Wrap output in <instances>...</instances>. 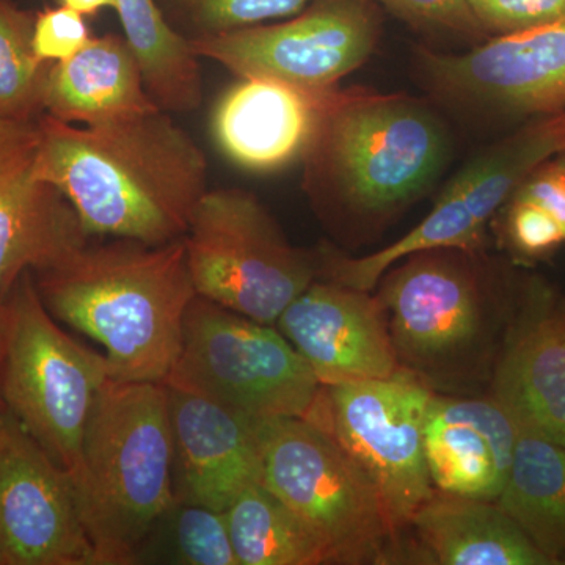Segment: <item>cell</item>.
<instances>
[{"label":"cell","instance_id":"32","mask_svg":"<svg viewBox=\"0 0 565 565\" xmlns=\"http://www.w3.org/2000/svg\"><path fill=\"white\" fill-rule=\"evenodd\" d=\"M487 35L544 24L565 17V0H471Z\"/></svg>","mask_w":565,"mask_h":565},{"label":"cell","instance_id":"21","mask_svg":"<svg viewBox=\"0 0 565 565\" xmlns=\"http://www.w3.org/2000/svg\"><path fill=\"white\" fill-rule=\"evenodd\" d=\"M159 109L125 36L92 39L68 61L52 63L44 114L70 125L96 126Z\"/></svg>","mask_w":565,"mask_h":565},{"label":"cell","instance_id":"12","mask_svg":"<svg viewBox=\"0 0 565 565\" xmlns=\"http://www.w3.org/2000/svg\"><path fill=\"white\" fill-rule=\"evenodd\" d=\"M465 255L470 253H414L381 278L379 299L397 360L426 384L455 373L484 338L486 296Z\"/></svg>","mask_w":565,"mask_h":565},{"label":"cell","instance_id":"25","mask_svg":"<svg viewBox=\"0 0 565 565\" xmlns=\"http://www.w3.org/2000/svg\"><path fill=\"white\" fill-rule=\"evenodd\" d=\"M225 516L241 565L329 564L318 537L263 482L247 487Z\"/></svg>","mask_w":565,"mask_h":565},{"label":"cell","instance_id":"24","mask_svg":"<svg viewBox=\"0 0 565 565\" xmlns=\"http://www.w3.org/2000/svg\"><path fill=\"white\" fill-rule=\"evenodd\" d=\"M115 11L154 103L167 111L199 109L203 74L191 39L174 31L156 0H117Z\"/></svg>","mask_w":565,"mask_h":565},{"label":"cell","instance_id":"36","mask_svg":"<svg viewBox=\"0 0 565 565\" xmlns=\"http://www.w3.org/2000/svg\"><path fill=\"white\" fill-rule=\"evenodd\" d=\"M561 154H563V156H564V161H565V150H564L563 152H561Z\"/></svg>","mask_w":565,"mask_h":565},{"label":"cell","instance_id":"19","mask_svg":"<svg viewBox=\"0 0 565 565\" xmlns=\"http://www.w3.org/2000/svg\"><path fill=\"white\" fill-rule=\"evenodd\" d=\"M492 399L522 433L565 448V300L534 289L505 337Z\"/></svg>","mask_w":565,"mask_h":565},{"label":"cell","instance_id":"29","mask_svg":"<svg viewBox=\"0 0 565 565\" xmlns=\"http://www.w3.org/2000/svg\"><path fill=\"white\" fill-rule=\"evenodd\" d=\"M503 233L509 247L527 259L544 258L565 244L555 218L537 203L515 193L505 202Z\"/></svg>","mask_w":565,"mask_h":565},{"label":"cell","instance_id":"33","mask_svg":"<svg viewBox=\"0 0 565 565\" xmlns=\"http://www.w3.org/2000/svg\"><path fill=\"white\" fill-rule=\"evenodd\" d=\"M515 195L544 207L564 234L565 239V161L542 162L515 189Z\"/></svg>","mask_w":565,"mask_h":565},{"label":"cell","instance_id":"10","mask_svg":"<svg viewBox=\"0 0 565 565\" xmlns=\"http://www.w3.org/2000/svg\"><path fill=\"white\" fill-rule=\"evenodd\" d=\"M435 393L415 374L322 386L310 422L333 435L373 479L401 535L437 492L424 455V424Z\"/></svg>","mask_w":565,"mask_h":565},{"label":"cell","instance_id":"5","mask_svg":"<svg viewBox=\"0 0 565 565\" xmlns=\"http://www.w3.org/2000/svg\"><path fill=\"white\" fill-rule=\"evenodd\" d=\"M258 424L263 479L321 542L329 564L393 563L399 534L373 479L310 419Z\"/></svg>","mask_w":565,"mask_h":565},{"label":"cell","instance_id":"15","mask_svg":"<svg viewBox=\"0 0 565 565\" xmlns=\"http://www.w3.org/2000/svg\"><path fill=\"white\" fill-rule=\"evenodd\" d=\"M322 386L392 377L399 360L379 296L315 280L277 321Z\"/></svg>","mask_w":565,"mask_h":565},{"label":"cell","instance_id":"1","mask_svg":"<svg viewBox=\"0 0 565 565\" xmlns=\"http://www.w3.org/2000/svg\"><path fill=\"white\" fill-rule=\"evenodd\" d=\"M36 170L68 200L88 237L182 239L207 189V161L161 109L77 126L36 120Z\"/></svg>","mask_w":565,"mask_h":565},{"label":"cell","instance_id":"20","mask_svg":"<svg viewBox=\"0 0 565 565\" xmlns=\"http://www.w3.org/2000/svg\"><path fill=\"white\" fill-rule=\"evenodd\" d=\"M520 429L492 397L435 394L424 424V455L435 490L497 501L511 471Z\"/></svg>","mask_w":565,"mask_h":565},{"label":"cell","instance_id":"16","mask_svg":"<svg viewBox=\"0 0 565 565\" xmlns=\"http://www.w3.org/2000/svg\"><path fill=\"white\" fill-rule=\"evenodd\" d=\"M87 243L74 207L36 170V121L0 122V303L22 274Z\"/></svg>","mask_w":565,"mask_h":565},{"label":"cell","instance_id":"2","mask_svg":"<svg viewBox=\"0 0 565 565\" xmlns=\"http://www.w3.org/2000/svg\"><path fill=\"white\" fill-rule=\"evenodd\" d=\"M33 277L58 322L103 345L110 379L166 384L196 297L184 237L162 245L87 243Z\"/></svg>","mask_w":565,"mask_h":565},{"label":"cell","instance_id":"14","mask_svg":"<svg viewBox=\"0 0 565 565\" xmlns=\"http://www.w3.org/2000/svg\"><path fill=\"white\" fill-rule=\"evenodd\" d=\"M0 565H95L73 478L0 412Z\"/></svg>","mask_w":565,"mask_h":565},{"label":"cell","instance_id":"34","mask_svg":"<svg viewBox=\"0 0 565 565\" xmlns=\"http://www.w3.org/2000/svg\"><path fill=\"white\" fill-rule=\"evenodd\" d=\"M62 6L79 11L84 17H93L104 9H114L117 0H61Z\"/></svg>","mask_w":565,"mask_h":565},{"label":"cell","instance_id":"11","mask_svg":"<svg viewBox=\"0 0 565 565\" xmlns=\"http://www.w3.org/2000/svg\"><path fill=\"white\" fill-rule=\"evenodd\" d=\"M381 36L373 0H318L280 22L191 39L200 58L236 77H264L327 90L359 70Z\"/></svg>","mask_w":565,"mask_h":565},{"label":"cell","instance_id":"30","mask_svg":"<svg viewBox=\"0 0 565 565\" xmlns=\"http://www.w3.org/2000/svg\"><path fill=\"white\" fill-rule=\"evenodd\" d=\"M394 17L423 31L482 39L487 33L471 0H373Z\"/></svg>","mask_w":565,"mask_h":565},{"label":"cell","instance_id":"17","mask_svg":"<svg viewBox=\"0 0 565 565\" xmlns=\"http://www.w3.org/2000/svg\"><path fill=\"white\" fill-rule=\"evenodd\" d=\"M167 390L177 501L225 512L247 487L262 482L258 424L203 394Z\"/></svg>","mask_w":565,"mask_h":565},{"label":"cell","instance_id":"28","mask_svg":"<svg viewBox=\"0 0 565 565\" xmlns=\"http://www.w3.org/2000/svg\"><path fill=\"white\" fill-rule=\"evenodd\" d=\"M315 2L318 0H180V6L199 35H214L286 20Z\"/></svg>","mask_w":565,"mask_h":565},{"label":"cell","instance_id":"13","mask_svg":"<svg viewBox=\"0 0 565 565\" xmlns=\"http://www.w3.org/2000/svg\"><path fill=\"white\" fill-rule=\"evenodd\" d=\"M416 57L427 88L462 109L531 118L565 110V17L490 35L463 54Z\"/></svg>","mask_w":565,"mask_h":565},{"label":"cell","instance_id":"7","mask_svg":"<svg viewBox=\"0 0 565 565\" xmlns=\"http://www.w3.org/2000/svg\"><path fill=\"white\" fill-rule=\"evenodd\" d=\"M166 385L203 394L256 422L310 418L322 392L280 330L200 296L185 315L180 356Z\"/></svg>","mask_w":565,"mask_h":565},{"label":"cell","instance_id":"37","mask_svg":"<svg viewBox=\"0 0 565 565\" xmlns=\"http://www.w3.org/2000/svg\"><path fill=\"white\" fill-rule=\"evenodd\" d=\"M0 122H3V121H0Z\"/></svg>","mask_w":565,"mask_h":565},{"label":"cell","instance_id":"26","mask_svg":"<svg viewBox=\"0 0 565 565\" xmlns=\"http://www.w3.org/2000/svg\"><path fill=\"white\" fill-rule=\"evenodd\" d=\"M35 14L0 0V121L35 122L44 115L51 63L33 51Z\"/></svg>","mask_w":565,"mask_h":565},{"label":"cell","instance_id":"8","mask_svg":"<svg viewBox=\"0 0 565 565\" xmlns=\"http://www.w3.org/2000/svg\"><path fill=\"white\" fill-rule=\"evenodd\" d=\"M184 244L196 296L269 326L318 275L313 258L241 189L204 193Z\"/></svg>","mask_w":565,"mask_h":565},{"label":"cell","instance_id":"9","mask_svg":"<svg viewBox=\"0 0 565 565\" xmlns=\"http://www.w3.org/2000/svg\"><path fill=\"white\" fill-rule=\"evenodd\" d=\"M564 150L565 110L533 118L467 163L446 185L433 211L396 243L362 258L326 255L327 278L371 291L390 267L414 253L460 250L473 255L484 239L487 223L527 174Z\"/></svg>","mask_w":565,"mask_h":565},{"label":"cell","instance_id":"31","mask_svg":"<svg viewBox=\"0 0 565 565\" xmlns=\"http://www.w3.org/2000/svg\"><path fill=\"white\" fill-rule=\"evenodd\" d=\"M93 39L84 14L70 7H52L35 14L33 51L40 61H68L84 50Z\"/></svg>","mask_w":565,"mask_h":565},{"label":"cell","instance_id":"6","mask_svg":"<svg viewBox=\"0 0 565 565\" xmlns=\"http://www.w3.org/2000/svg\"><path fill=\"white\" fill-rule=\"evenodd\" d=\"M6 313L3 408L73 476L93 405L110 379L109 362L63 332L44 307L31 270L7 294Z\"/></svg>","mask_w":565,"mask_h":565},{"label":"cell","instance_id":"27","mask_svg":"<svg viewBox=\"0 0 565 565\" xmlns=\"http://www.w3.org/2000/svg\"><path fill=\"white\" fill-rule=\"evenodd\" d=\"M172 515L174 563L241 565L234 553L225 512L206 505L178 503Z\"/></svg>","mask_w":565,"mask_h":565},{"label":"cell","instance_id":"4","mask_svg":"<svg viewBox=\"0 0 565 565\" xmlns=\"http://www.w3.org/2000/svg\"><path fill=\"white\" fill-rule=\"evenodd\" d=\"M448 148L444 122L414 96L333 87L303 166L316 196L353 217L381 218L434 184Z\"/></svg>","mask_w":565,"mask_h":565},{"label":"cell","instance_id":"3","mask_svg":"<svg viewBox=\"0 0 565 565\" xmlns=\"http://www.w3.org/2000/svg\"><path fill=\"white\" fill-rule=\"evenodd\" d=\"M71 478L95 565L136 564L178 504L167 385L109 379L93 405Z\"/></svg>","mask_w":565,"mask_h":565},{"label":"cell","instance_id":"22","mask_svg":"<svg viewBox=\"0 0 565 565\" xmlns=\"http://www.w3.org/2000/svg\"><path fill=\"white\" fill-rule=\"evenodd\" d=\"M411 526L435 564L553 565L497 501L437 490Z\"/></svg>","mask_w":565,"mask_h":565},{"label":"cell","instance_id":"18","mask_svg":"<svg viewBox=\"0 0 565 565\" xmlns=\"http://www.w3.org/2000/svg\"><path fill=\"white\" fill-rule=\"evenodd\" d=\"M237 79L211 114V134L222 154L262 174L303 162L318 134L326 90L264 77Z\"/></svg>","mask_w":565,"mask_h":565},{"label":"cell","instance_id":"23","mask_svg":"<svg viewBox=\"0 0 565 565\" xmlns=\"http://www.w3.org/2000/svg\"><path fill=\"white\" fill-rule=\"evenodd\" d=\"M497 504L553 564L565 559V448L522 433Z\"/></svg>","mask_w":565,"mask_h":565},{"label":"cell","instance_id":"35","mask_svg":"<svg viewBox=\"0 0 565 565\" xmlns=\"http://www.w3.org/2000/svg\"><path fill=\"white\" fill-rule=\"evenodd\" d=\"M6 332H7V313H6V300L0 303V370H2L3 349H6ZM0 412H6L2 404V397H0Z\"/></svg>","mask_w":565,"mask_h":565}]
</instances>
